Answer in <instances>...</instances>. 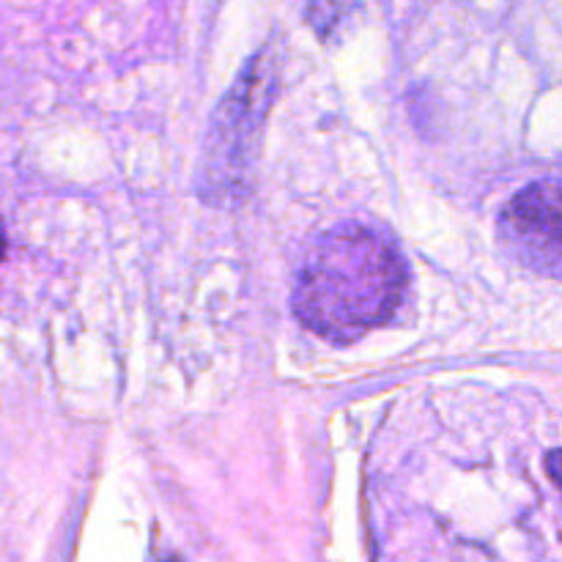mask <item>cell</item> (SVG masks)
Listing matches in <instances>:
<instances>
[{
    "label": "cell",
    "instance_id": "1",
    "mask_svg": "<svg viewBox=\"0 0 562 562\" xmlns=\"http://www.w3.org/2000/svg\"><path fill=\"white\" fill-rule=\"evenodd\" d=\"M409 289L398 247L368 225L324 231L302 258L294 280V313L329 344H355L395 316Z\"/></svg>",
    "mask_w": 562,
    "mask_h": 562
},
{
    "label": "cell",
    "instance_id": "3",
    "mask_svg": "<svg viewBox=\"0 0 562 562\" xmlns=\"http://www.w3.org/2000/svg\"><path fill=\"white\" fill-rule=\"evenodd\" d=\"M497 234L516 263L562 280V181H536L516 192L499 212Z\"/></svg>",
    "mask_w": 562,
    "mask_h": 562
},
{
    "label": "cell",
    "instance_id": "2",
    "mask_svg": "<svg viewBox=\"0 0 562 562\" xmlns=\"http://www.w3.org/2000/svg\"><path fill=\"white\" fill-rule=\"evenodd\" d=\"M274 80L278 64L269 49H261L214 110L198 170V192L206 203H236L250 187L252 159L272 104Z\"/></svg>",
    "mask_w": 562,
    "mask_h": 562
},
{
    "label": "cell",
    "instance_id": "4",
    "mask_svg": "<svg viewBox=\"0 0 562 562\" xmlns=\"http://www.w3.org/2000/svg\"><path fill=\"white\" fill-rule=\"evenodd\" d=\"M355 0H307V20L322 38L333 36L349 16Z\"/></svg>",
    "mask_w": 562,
    "mask_h": 562
},
{
    "label": "cell",
    "instance_id": "5",
    "mask_svg": "<svg viewBox=\"0 0 562 562\" xmlns=\"http://www.w3.org/2000/svg\"><path fill=\"white\" fill-rule=\"evenodd\" d=\"M547 470H549V475H552L554 486H558L560 492H562V448L554 450V453L549 456V459H547Z\"/></svg>",
    "mask_w": 562,
    "mask_h": 562
}]
</instances>
